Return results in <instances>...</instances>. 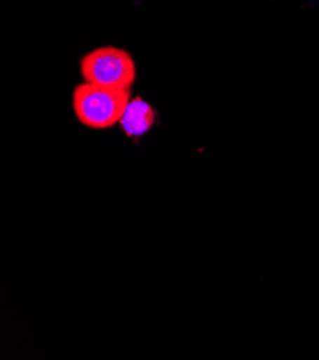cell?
<instances>
[{
  "label": "cell",
  "mask_w": 319,
  "mask_h": 360,
  "mask_svg": "<svg viewBox=\"0 0 319 360\" xmlns=\"http://www.w3.org/2000/svg\"><path fill=\"white\" fill-rule=\"evenodd\" d=\"M81 77L85 82L106 88L132 91L137 70L133 56L118 46H99L79 60Z\"/></svg>",
  "instance_id": "obj_2"
},
{
  "label": "cell",
  "mask_w": 319,
  "mask_h": 360,
  "mask_svg": "<svg viewBox=\"0 0 319 360\" xmlns=\"http://www.w3.org/2000/svg\"><path fill=\"white\" fill-rule=\"evenodd\" d=\"M155 122L156 111L152 103L142 96H130L119 121V128L126 138L139 139L152 131Z\"/></svg>",
  "instance_id": "obj_3"
},
{
  "label": "cell",
  "mask_w": 319,
  "mask_h": 360,
  "mask_svg": "<svg viewBox=\"0 0 319 360\" xmlns=\"http://www.w3.org/2000/svg\"><path fill=\"white\" fill-rule=\"evenodd\" d=\"M130 96V91L83 81L72 92V110L81 125L95 131L111 129L119 125Z\"/></svg>",
  "instance_id": "obj_1"
}]
</instances>
